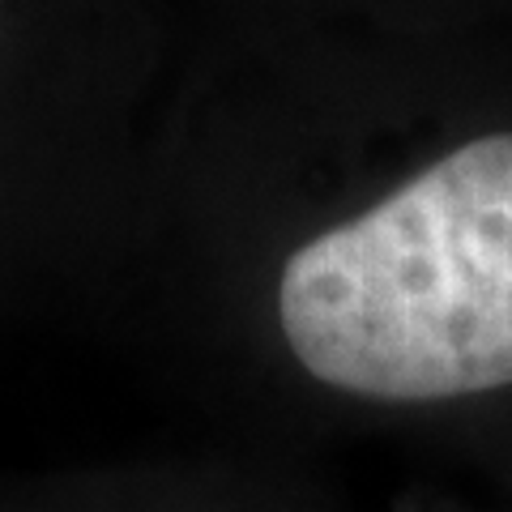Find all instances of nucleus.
<instances>
[{
  "mask_svg": "<svg viewBox=\"0 0 512 512\" xmlns=\"http://www.w3.org/2000/svg\"><path fill=\"white\" fill-rule=\"evenodd\" d=\"M303 372L376 402L512 384V133L466 141L282 269Z\"/></svg>",
  "mask_w": 512,
  "mask_h": 512,
  "instance_id": "obj_1",
  "label": "nucleus"
}]
</instances>
